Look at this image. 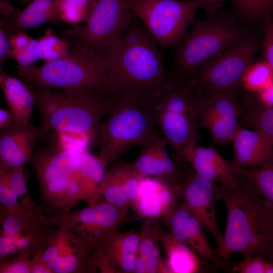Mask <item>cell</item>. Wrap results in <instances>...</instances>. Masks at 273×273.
Instances as JSON below:
<instances>
[{
	"instance_id": "6da1fadb",
	"label": "cell",
	"mask_w": 273,
	"mask_h": 273,
	"mask_svg": "<svg viewBox=\"0 0 273 273\" xmlns=\"http://www.w3.org/2000/svg\"><path fill=\"white\" fill-rule=\"evenodd\" d=\"M29 162L35 171L42 200L59 216L81 201L101 202L99 189L105 168L98 158L58 141L33 153Z\"/></svg>"
},
{
	"instance_id": "7a4b0ae2",
	"label": "cell",
	"mask_w": 273,
	"mask_h": 273,
	"mask_svg": "<svg viewBox=\"0 0 273 273\" xmlns=\"http://www.w3.org/2000/svg\"><path fill=\"white\" fill-rule=\"evenodd\" d=\"M236 178L234 186L220 185L227 220L217 255L224 260L236 253L259 255L273 262V211L251 186Z\"/></svg>"
},
{
	"instance_id": "3957f363",
	"label": "cell",
	"mask_w": 273,
	"mask_h": 273,
	"mask_svg": "<svg viewBox=\"0 0 273 273\" xmlns=\"http://www.w3.org/2000/svg\"><path fill=\"white\" fill-rule=\"evenodd\" d=\"M159 44L135 16L104 63L107 92L131 90L149 96L171 78L164 67Z\"/></svg>"
},
{
	"instance_id": "277c9868",
	"label": "cell",
	"mask_w": 273,
	"mask_h": 273,
	"mask_svg": "<svg viewBox=\"0 0 273 273\" xmlns=\"http://www.w3.org/2000/svg\"><path fill=\"white\" fill-rule=\"evenodd\" d=\"M27 84L40 112L42 138L54 129L80 134L90 141L99 140V127L108 110L110 94L85 87L56 92Z\"/></svg>"
},
{
	"instance_id": "5b68a950",
	"label": "cell",
	"mask_w": 273,
	"mask_h": 273,
	"mask_svg": "<svg viewBox=\"0 0 273 273\" xmlns=\"http://www.w3.org/2000/svg\"><path fill=\"white\" fill-rule=\"evenodd\" d=\"M106 119L99 127V159L106 168L125 151L158 133L152 96L126 90L111 94Z\"/></svg>"
},
{
	"instance_id": "8992f818",
	"label": "cell",
	"mask_w": 273,
	"mask_h": 273,
	"mask_svg": "<svg viewBox=\"0 0 273 273\" xmlns=\"http://www.w3.org/2000/svg\"><path fill=\"white\" fill-rule=\"evenodd\" d=\"M207 14L205 20L195 18L190 30L173 46V61L169 71L171 78H191L202 65L251 31V26L230 10Z\"/></svg>"
},
{
	"instance_id": "52a82bcc",
	"label": "cell",
	"mask_w": 273,
	"mask_h": 273,
	"mask_svg": "<svg viewBox=\"0 0 273 273\" xmlns=\"http://www.w3.org/2000/svg\"><path fill=\"white\" fill-rule=\"evenodd\" d=\"M202 94L191 78H171L152 96L158 127L179 164L184 151L197 143Z\"/></svg>"
},
{
	"instance_id": "ba28073f",
	"label": "cell",
	"mask_w": 273,
	"mask_h": 273,
	"mask_svg": "<svg viewBox=\"0 0 273 273\" xmlns=\"http://www.w3.org/2000/svg\"><path fill=\"white\" fill-rule=\"evenodd\" d=\"M131 1L92 0L84 25L67 30L63 39L69 49L84 51L104 62L135 17Z\"/></svg>"
},
{
	"instance_id": "9c48e42d",
	"label": "cell",
	"mask_w": 273,
	"mask_h": 273,
	"mask_svg": "<svg viewBox=\"0 0 273 273\" xmlns=\"http://www.w3.org/2000/svg\"><path fill=\"white\" fill-rule=\"evenodd\" d=\"M17 73L27 83L67 89L85 87L107 92L105 63L89 54L69 49L68 54L36 67L17 66Z\"/></svg>"
},
{
	"instance_id": "30bf717a",
	"label": "cell",
	"mask_w": 273,
	"mask_h": 273,
	"mask_svg": "<svg viewBox=\"0 0 273 273\" xmlns=\"http://www.w3.org/2000/svg\"><path fill=\"white\" fill-rule=\"evenodd\" d=\"M131 8L162 48L173 47L185 37L199 10L219 9L203 0H132Z\"/></svg>"
},
{
	"instance_id": "8fae6325",
	"label": "cell",
	"mask_w": 273,
	"mask_h": 273,
	"mask_svg": "<svg viewBox=\"0 0 273 273\" xmlns=\"http://www.w3.org/2000/svg\"><path fill=\"white\" fill-rule=\"evenodd\" d=\"M262 40L251 31L220 55L202 65L190 78L206 96L227 92L240 93L245 72L254 61Z\"/></svg>"
},
{
	"instance_id": "7c38bea8",
	"label": "cell",
	"mask_w": 273,
	"mask_h": 273,
	"mask_svg": "<svg viewBox=\"0 0 273 273\" xmlns=\"http://www.w3.org/2000/svg\"><path fill=\"white\" fill-rule=\"evenodd\" d=\"M1 234L11 238L18 254L43 250L57 230H52L51 216L45 215L42 210L31 199L29 193L14 206H1Z\"/></svg>"
},
{
	"instance_id": "4fadbf2b",
	"label": "cell",
	"mask_w": 273,
	"mask_h": 273,
	"mask_svg": "<svg viewBox=\"0 0 273 273\" xmlns=\"http://www.w3.org/2000/svg\"><path fill=\"white\" fill-rule=\"evenodd\" d=\"M127 208L106 201L53 216V225L65 228L90 244L96 245L128 221Z\"/></svg>"
},
{
	"instance_id": "5bb4252c",
	"label": "cell",
	"mask_w": 273,
	"mask_h": 273,
	"mask_svg": "<svg viewBox=\"0 0 273 273\" xmlns=\"http://www.w3.org/2000/svg\"><path fill=\"white\" fill-rule=\"evenodd\" d=\"M96 247L68 229H59L42 251L53 273H94L98 270Z\"/></svg>"
},
{
	"instance_id": "9a60e30c",
	"label": "cell",
	"mask_w": 273,
	"mask_h": 273,
	"mask_svg": "<svg viewBox=\"0 0 273 273\" xmlns=\"http://www.w3.org/2000/svg\"><path fill=\"white\" fill-rule=\"evenodd\" d=\"M238 93L227 92L206 96L202 94L198 104L199 127L209 131L213 142L220 145L232 142L240 126L241 107Z\"/></svg>"
},
{
	"instance_id": "2e32d148",
	"label": "cell",
	"mask_w": 273,
	"mask_h": 273,
	"mask_svg": "<svg viewBox=\"0 0 273 273\" xmlns=\"http://www.w3.org/2000/svg\"><path fill=\"white\" fill-rule=\"evenodd\" d=\"M176 185L183 202L219 245L223 235L217 224L215 205L220 198V186L199 176L192 167L191 169H183Z\"/></svg>"
},
{
	"instance_id": "e0dca14e",
	"label": "cell",
	"mask_w": 273,
	"mask_h": 273,
	"mask_svg": "<svg viewBox=\"0 0 273 273\" xmlns=\"http://www.w3.org/2000/svg\"><path fill=\"white\" fill-rule=\"evenodd\" d=\"M139 246V234L133 230L111 234L96 245L98 269L103 273L133 272Z\"/></svg>"
},
{
	"instance_id": "ac0fdd59",
	"label": "cell",
	"mask_w": 273,
	"mask_h": 273,
	"mask_svg": "<svg viewBox=\"0 0 273 273\" xmlns=\"http://www.w3.org/2000/svg\"><path fill=\"white\" fill-rule=\"evenodd\" d=\"M165 220L169 233L177 240L190 247L203 259L211 261L216 266L220 263L216 249L209 244L203 225L184 202L177 203Z\"/></svg>"
},
{
	"instance_id": "d6986e66",
	"label": "cell",
	"mask_w": 273,
	"mask_h": 273,
	"mask_svg": "<svg viewBox=\"0 0 273 273\" xmlns=\"http://www.w3.org/2000/svg\"><path fill=\"white\" fill-rule=\"evenodd\" d=\"M167 143L160 132L142 145V149L131 165L141 174L152 175L168 185L177 183L182 169L179 164L173 162L168 156Z\"/></svg>"
},
{
	"instance_id": "ffe728a7",
	"label": "cell",
	"mask_w": 273,
	"mask_h": 273,
	"mask_svg": "<svg viewBox=\"0 0 273 273\" xmlns=\"http://www.w3.org/2000/svg\"><path fill=\"white\" fill-rule=\"evenodd\" d=\"M145 177L130 163L116 164L105 172L99 194L107 202L128 208L133 206Z\"/></svg>"
},
{
	"instance_id": "44dd1931",
	"label": "cell",
	"mask_w": 273,
	"mask_h": 273,
	"mask_svg": "<svg viewBox=\"0 0 273 273\" xmlns=\"http://www.w3.org/2000/svg\"><path fill=\"white\" fill-rule=\"evenodd\" d=\"M232 166L238 169L259 168L273 159V145L261 132L240 126L232 142Z\"/></svg>"
},
{
	"instance_id": "7402d4cb",
	"label": "cell",
	"mask_w": 273,
	"mask_h": 273,
	"mask_svg": "<svg viewBox=\"0 0 273 273\" xmlns=\"http://www.w3.org/2000/svg\"><path fill=\"white\" fill-rule=\"evenodd\" d=\"M41 138L39 126L30 122L0 129V165L24 166L29 162L36 143Z\"/></svg>"
},
{
	"instance_id": "603a6c76",
	"label": "cell",
	"mask_w": 273,
	"mask_h": 273,
	"mask_svg": "<svg viewBox=\"0 0 273 273\" xmlns=\"http://www.w3.org/2000/svg\"><path fill=\"white\" fill-rule=\"evenodd\" d=\"M179 197L177 185H168L158 179L144 178L133 207L140 217L167 218Z\"/></svg>"
},
{
	"instance_id": "cb8c5ba5",
	"label": "cell",
	"mask_w": 273,
	"mask_h": 273,
	"mask_svg": "<svg viewBox=\"0 0 273 273\" xmlns=\"http://www.w3.org/2000/svg\"><path fill=\"white\" fill-rule=\"evenodd\" d=\"M187 162L199 176L219 182L221 186L232 187L238 184L235 169L214 148L197 145L185 149L181 163Z\"/></svg>"
},
{
	"instance_id": "d4e9b609",
	"label": "cell",
	"mask_w": 273,
	"mask_h": 273,
	"mask_svg": "<svg viewBox=\"0 0 273 273\" xmlns=\"http://www.w3.org/2000/svg\"><path fill=\"white\" fill-rule=\"evenodd\" d=\"M60 0H33L22 11L15 10L4 16L0 21V29L9 37L18 33L47 23H58Z\"/></svg>"
},
{
	"instance_id": "484cf974",
	"label": "cell",
	"mask_w": 273,
	"mask_h": 273,
	"mask_svg": "<svg viewBox=\"0 0 273 273\" xmlns=\"http://www.w3.org/2000/svg\"><path fill=\"white\" fill-rule=\"evenodd\" d=\"M157 235L167 255V267L169 273H198L205 270L206 267L205 260L158 223Z\"/></svg>"
},
{
	"instance_id": "4316f807",
	"label": "cell",
	"mask_w": 273,
	"mask_h": 273,
	"mask_svg": "<svg viewBox=\"0 0 273 273\" xmlns=\"http://www.w3.org/2000/svg\"><path fill=\"white\" fill-rule=\"evenodd\" d=\"M0 84L6 103L14 114L17 125L30 122L32 110L35 105L33 92L23 81L5 72L1 67Z\"/></svg>"
},
{
	"instance_id": "83f0119b",
	"label": "cell",
	"mask_w": 273,
	"mask_h": 273,
	"mask_svg": "<svg viewBox=\"0 0 273 273\" xmlns=\"http://www.w3.org/2000/svg\"><path fill=\"white\" fill-rule=\"evenodd\" d=\"M239 95L240 125L261 132L273 145V107L263 104L255 93L242 89Z\"/></svg>"
},
{
	"instance_id": "f1b7e54d",
	"label": "cell",
	"mask_w": 273,
	"mask_h": 273,
	"mask_svg": "<svg viewBox=\"0 0 273 273\" xmlns=\"http://www.w3.org/2000/svg\"><path fill=\"white\" fill-rule=\"evenodd\" d=\"M139 236V255L146 264L147 273H169L161 258L157 235V223H153L151 218L143 220Z\"/></svg>"
},
{
	"instance_id": "f546056e",
	"label": "cell",
	"mask_w": 273,
	"mask_h": 273,
	"mask_svg": "<svg viewBox=\"0 0 273 273\" xmlns=\"http://www.w3.org/2000/svg\"><path fill=\"white\" fill-rule=\"evenodd\" d=\"M235 169V175L251 186L273 211V159L252 169Z\"/></svg>"
},
{
	"instance_id": "4dcf8cb0",
	"label": "cell",
	"mask_w": 273,
	"mask_h": 273,
	"mask_svg": "<svg viewBox=\"0 0 273 273\" xmlns=\"http://www.w3.org/2000/svg\"><path fill=\"white\" fill-rule=\"evenodd\" d=\"M229 10L250 26L262 24L269 17H273V0H231Z\"/></svg>"
},
{
	"instance_id": "1f68e13d",
	"label": "cell",
	"mask_w": 273,
	"mask_h": 273,
	"mask_svg": "<svg viewBox=\"0 0 273 273\" xmlns=\"http://www.w3.org/2000/svg\"><path fill=\"white\" fill-rule=\"evenodd\" d=\"M273 82V70L266 61H253L244 75L241 89L258 93Z\"/></svg>"
},
{
	"instance_id": "d6a6232c",
	"label": "cell",
	"mask_w": 273,
	"mask_h": 273,
	"mask_svg": "<svg viewBox=\"0 0 273 273\" xmlns=\"http://www.w3.org/2000/svg\"><path fill=\"white\" fill-rule=\"evenodd\" d=\"M69 43L59 38L53 29L50 28L44 35L37 39L38 59L50 61L66 56L69 52Z\"/></svg>"
},
{
	"instance_id": "836d02e7",
	"label": "cell",
	"mask_w": 273,
	"mask_h": 273,
	"mask_svg": "<svg viewBox=\"0 0 273 273\" xmlns=\"http://www.w3.org/2000/svg\"><path fill=\"white\" fill-rule=\"evenodd\" d=\"M92 0H60V17L63 21L75 24L85 21Z\"/></svg>"
},
{
	"instance_id": "e575fe53",
	"label": "cell",
	"mask_w": 273,
	"mask_h": 273,
	"mask_svg": "<svg viewBox=\"0 0 273 273\" xmlns=\"http://www.w3.org/2000/svg\"><path fill=\"white\" fill-rule=\"evenodd\" d=\"M0 176L7 180L19 196L28 194L27 182L29 175L23 166L10 167L0 165Z\"/></svg>"
},
{
	"instance_id": "d590c367",
	"label": "cell",
	"mask_w": 273,
	"mask_h": 273,
	"mask_svg": "<svg viewBox=\"0 0 273 273\" xmlns=\"http://www.w3.org/2000/svg\"><path fill=\"white\" fill-rule=\"evenodd\" d=\"M32 251H22L13 258L0 262V273H31Z\"/></svg>"
},
{
	"instance_id": "8d00e7d4",
	"label": "cell",
	"mask_w": 273,
	"mask_h": 273,
	"mask_svg": "<svg viewBox=\"0 0 273 273\" xmlns=\"http://www.w3.org/2000/svg\"><path fill=\"white\" fill-rule=\"evenodd\" d=\"M268 261L262 256H245L242 261L234 266L232 271L239 273H265Z\"/></svg>"
},
{
	"instance_id": "74e56055",
	"label": "cell",
	"mask_w": 273,
	"mask_h": 273,
	"mask_svg": "<svg viewBox=\"0 0 273 273\" xmlns=\"http://www.w3.org/2000/svg\"><path fill=\"white\" fill-rule=\"evenodd\" d=\"M263 37L261 48L263 59L273 70V17L266 18L262 24Z\"/></svg>"
},
{
	"instance_id": "f35d334b",
	"label": "cell",
	"mask_w": 273,
	"mask_h": 273,
	"mask_svg": "<svg viewBox=\"0 0 273 273\" xmlns=\"http://www.w3.org/2000/svg\"><path fill=\"white\" fill-rule=\"evenodd\" d=\"M19 196L10 187L7 180L0 176L1 206L10 208L15 205Z\"/></svg>"
},
{
	"instance_id": "ab89813d",
	"label": "cell",
	"mask_w": 273,
	"mask_h": 273,
	"mask_svg": "<svg viewBox=\"0 0 273 273\" xmlns=\"http://www.w3.org/2000/svg\"><path fill=\"white\" fill-rule=\"evenodd\" d=\"M41 249L34 250L31 259V273H53L43 259Z\"/></svg>"
},
{
	"instance_id": "60d3db41",
	"label": "cell",
	"mask_w": 273,
	"mask_h": 273,
	"mask_svg": "<svg viewBox=\"0 0 273 273\" xmlns=\"http://www.w3.org/2000/svg\"><path fill=\"white\" fill-rule=\"evenodd\" d=\"M18 253L14 246L13 241L9 237L1 234L0 235V262L10 259Z\"/></svg>"
},
{
	"instance_id": "b9f144b4",
	"label": "cell",
	"mask_w": 273,
	"mask_h": 273,
	"mask_svg": "<svg viewBox=\"0 0 273 273\" xmlns=\"http://www.w3.org/2000/svg\"><path fill=\"white\" fill-rule=\"evenodd\" d=\"M9 40L12 49L23 51L29 45L33 39L26 33H18L9 37Z\"/></svg>"
},
{
	"instance_id": "7bdbcfd3",
	"label": "cell",
	"mask_w": 273,
	"mask_h": 273,
	"mask_svg": "<svg viewBox=\"0 0 273 273\" xmlns=\"http://www.w3.org/2000/svg\"><path fill=\"white\" fill-rule=\"evenodd\" d=\"M16 120L10 109H0V129H6L15 126Z\"/></svg>"
},
{
	"instance_id": "ee69618b",
	"label": "cell",
	"mask_w": 273,
	"mask_h": 273,
	"mask_svg": "<svg viewBox=\"0 0 273 273\" xmlns=\"http://www.w3.org/2000/svg\"><path fill=\"white\" fill-rule=\"evenodd\" d=\"M9 38L0 29V64L1 66L7 59L11 57V51Z\"/></svg>"
},
{
	"instance_id": "f6af8a7d",
	"label": "cell",
	"mask_w": 273,
	"mask_h": 273,
	"mask_svg": "<svg viewBox=\"0 0 273 273\" xmlns=\"http://www.w3.org/2000/svg\"><path fill=\"white\" fill-rule=\"evenodd\" d=\"M255 94L263 104L267 107H273V82L266 88Z\"/></svg>"
},
{
	"instance_id": "bcb514c9",
	"label": "cell",
	"mask_w": 273,
	"mask_h": 273,
	"mask_svg": "<svg viewBox=\"0 0 273 273\" xmlns=\"http://www.w3.org/2000/svg\"><path fill=\"white\" fill-rule=\"evenodd\" d=\"M1 13L5 16L12 14L15 11V8L8 3V2L0 1Z\"/></svg>"
},
{
	"instance_id": "7dc6e473",
	"label": "cell",
	"mask_w": 273,
	"mask_h": 273,
	"mask_svg": "<svg viewBox=\"0 0 273 273\" xmlns=\"http://www.w3.org/2000/svg\"><path fill=\"white\" fill-rule=\"evenodd\" d=\"M134 273H147L146 264L143 259L138 255L135 262Z\"/></svg>"
},
{
	"instance_id": "c3c4849f",
	"label": "cell",
	"mask_w": 273,
	"mask_h": 273,
	"mask_svg": "<svg viewBox=\"0 0 273 273\" xmlns=\"http://www.w3.org/2000/svg\"><path fill=\"white\" fill-rule=\"evenodd\" d=\"M219 8L222 3L228 0H203Z\"/></svg>"
},
{
	"instance_id": "681fc988",
	"label": "cell",
	"mask_w": 273,
	"mask_h": 273,
	"mask_svg": "<svg viewBox=\"0 0 273 273\" xmlns=\"http://www.w3.org/2000/svg\"><path fill=\"white\" fill-rule=\"evenodd\" d=\"M265 273H273V262L268 261L265 267Z\"/></svg>"
},
{
	"instance_id": "f907efd6",
	"label": "cell",
	"mask_w": 273,
	"mask_h": 273,
	"mask_svg": "<svg viewBox=\"0 0 273 273\" xmlns=\"http://www.w3.org/2000/svg\"><path fill=\"white\" fill-rule=\"evenodd\" d=\"M19 1L24 4L30 3L31 2H32V0H19Z\"/></svg>"
},
{
	"instance_id": "816d5d0a",
	"label": "cell",
	"mask_w": 273,
	"mask_h": 273,
	"mask_svg": "<svg viewBox=\"0 0 273 273\" xmlns=\"http://www.w3.org/2000/svg\"><path fill=\"white\" fill-rule=\"evenodd\" d=\"M10 0H0V1L8 2Z\"/></svg>"
}]
</instances>
